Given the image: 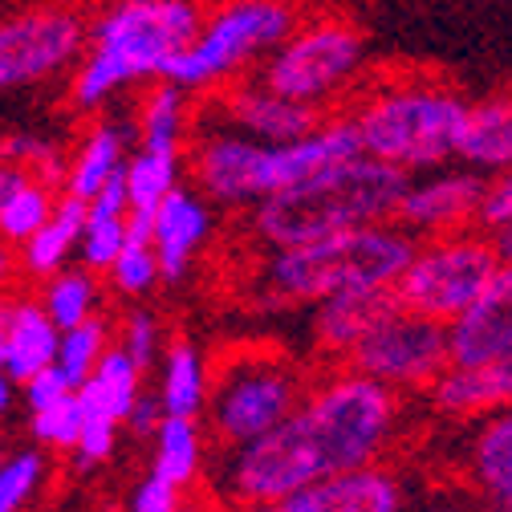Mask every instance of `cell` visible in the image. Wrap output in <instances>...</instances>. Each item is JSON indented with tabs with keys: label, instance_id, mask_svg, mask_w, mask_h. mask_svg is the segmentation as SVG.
Listing matches in <instances>:
<instances>
[{
	"label": "cell",
	"instance_id": "cell-1",
	"mask_svg": "<svg viewBox=\"0 0 512 512\" xmlns=\"http://www.w3.org/2000/svg\"><path fill=\"white\" fill-rule=\"evenodd\" d=\"M399 427L403 395L346 366L305 387L273 431L224 447L212 468V488L228 508L277 504L326 476L378 464Z\"/></svg>",
	"mask_w": 512,
	"mask_h": 512
},
{
	"label": "cell",
	"instance_id": "cell-2",
	"mask_svg": "<svg viewBox=\"0 0 512 512\" xmlns=\"http://www.w3.org/2000/svg\"><path fill=\"white\" fill-rule=\"evenodd\" d=\"M200 21V0H106L86 17V49L70 78V106L98 114L126 86L159 82L171 57L196 41Z\"/></svg>",
	"mask_w": 512,
	"mask_h": 512
},
{
	"label": "cell",
	"instance_id": "cell-3",
	"mask_svg": "<svg viewBox=\"0 0 512 512\" xmlns=\"http://www.w3.org/2000/svg\"><path fill=\"white\" fill-rule=\"evenodd\" d=\"M407 179V171L358 151L252 204L248 224L256 240L269 248H293L350 228L395 224Z\"/></svg>",
	"mask_w": 512,
	"mask_h": 512
},
{
	"label": "cell",
	"instance_id": "cell-4",
	"mask_svg": "<svg viewBox=\"0 0 512 512\" xmlns=\"http://www.w3.org/2000/svg\"><path fill=\"white\" fill-rule=\"evenodd\" d=\"M415 244L419 240L399 224H374L293 248H273V256L256 273L252 297L261 309H289V305H313L334 293L391 289L407 269Z\"/></svg>",
	"mask_w": 512,
	"mask_h": 512
},
{
	"label": "cell",
	"instance_id": "cell-5",
	"mask_svg": "<svg viewBox=\"0 0 512 512\" xmlns=\"http://www.w3.org/2000/svg\"><path fill=\"white\" fill-rule=\"evenodd\" d=\"M350 155H358L350 118H322L317 131L293 143H256L232 126H204V135L191 143V175L208 204L252 208L273 191Z\"/></svg>",
	"mask_w": 512,
	"mask_h": 512
},
{
	"label": "cell",
	"instance_id": "cell-6",
	"mask_svg": "<svg viewBox=\"0 0 512 512\" xmlns=\"http://www.w3.org/2000/svg\"><path fill=\"white\" fill-rule=\"evenodd\" d=\"M468 98L443 82H395L366 94L346 118L358 151L407 175H423L456 159Z\"/></svg>",
	"mask_w": 512,
	"mask_h": 512
},
{
	"label": "cell",
	"instance_id": "cell-7",
	"mask_svg": "<svg viewBox=\"0 0 512 512\" xmlns=\"http://www.w3.org/2000/svg\"><path fill=\"white\" fill-rule=\"evenodd\" d=\"M297 25L301 9L293 0H224L204 13L196 41L171 57L163 82L187 94L236 82L248 74L252 61H265Z\"/></svg>",
	"mask_w": 512,
	"mask_h": 512
},
{
	"label": "cell",
	"instance_id": "cell-8",
	"mask_svg": "<svg viewBox=\"0 0 512 512\" xmlns=\"http://www.w3.org/2000/svg\"><path fill=\"white\" fill-rule=\"evenodd\" d=\"M305 387H309L305 374L285 354L273 350L228 354L208 378L204 423L220 447L252 443L297 407Z\"/></svg>",
	"mask_w": 512,
	"mask_h": 512
},
{
	"label": "cell",
	"instance_id": "cell-9",
	"mask_svg": "<svg viewBox=\"0 0 512 512\" xmlns=\"http://www.w3.org/2000/svg\"><path fill=\"white\" fill-rule=\"evenodd\" d=\"M362 66H366V41L358 25L342 17H313V21H301L261 61L256 82L289 102L322 110L326 102H334L342 90L358 82Z\"/></svg>",
	"mask_w": 512,
	"mask_h": 512
},
{
	"label": "cell",
	"instance_id": "cell-10",
	"mask_svg": "<svg viewBox=\"0 0 512 512\" xmlns=\"http://www.w3.org/2000/svg\"><path fill=\"white\" fill-rule=\"evenodd\" d=\"M504 261L496 256L492 240L480 232H447L427 236L415 244L407 269L391 285L399 309H411L431 322H452L460 309H468L492 281Z\"/></svg>",
	"mask_w": 512,
	"mask_h": 512
},
{
	"label": "cell",
	"instance_id": "cell-11",
	"mask_svg": "<svg viewBox=\"0 0 512 512\" xmlns=\"http://www.w3.org/2000/svg\"><path fill=\"white\" fill-rule=\"evenodd\" d=\"M86 13L70 5H33L0 17V94L45 86L78 66Z\"/></svg>",
	"mask_w": 512,
	"mask_h": 512
},
{
	"label": "cell",
	"instance_id": "cell-12",
	"mask_svg": "<svg viewBox=\"0 0 512 512\" xmlns=\"http://www.w3.org/2000/svg\"><path fill=\"white\" fill-rule=\"evenodd\" d=\"M346 366L382 382V387L399 391V395L427 391L431 378L447 366L443 322H431V317L391 305L387 313H378L374 326L354 342V350L346 354Z\"/></svg>",
	"mask_w": 512,
	"mask_h": 512
},
{
	"label": "cell",
	"instance_id": "cell-13",
	"mask_svg": "<svg viewBox=\"0 0 512 512\" xmlns=\"http://www.w3.org/2000/svg\"><path fill=\"white\" fill-rule=\"evenodd\" d=\"M480 191H484V175L468 167H435V171L411 175L395 208V224L415 240L464 232L472 228Z\"/></svg>",
	"mask_w": 512,
	"mask_h": 512
},
{
	"label": "cell",
	"instance_id": "cell-14",
	"mask_svg": "<svg viewBox=\"0 0 512 512\" xmlns=\"http://www.w3.org/2000/svg\"><path fill=\"white\" fill-rule=\"evenodd\" d=\"M443 334L452 366L512 362V265H500L488 289L468 309H460L452 322H443Z\"/></svg>",
	"mask_w": 512,
	"mask_h": 512
},
{
	"label": "cell",
	"instance_id": "cell-15",
	"mask_svg": "<svg viewBox=\"0 0 512 512\" xmlns=\"http://www.w3.org/2000/svg\"><path fill=\"white\" fill-rule=\"evenodd\" d=\"M212 228H216L212 204L200 191L183 187V183L171 187L151 212V252L159 261V281L179 285L191 273V265H196V256L208 244Z\"/></svg>",
	"mask_w": 512,
	"mask_h": 512
},
{
	"label": "cell",
	"instance_id": "cell-16",
	"mask_svg": "<svg viewBox=\"0 0 512 512\" xmlns=\"http://www.w3.org/2000/svg\"><path fill=\"white\" fill-rule=\"evenodd\" d=\"M293 512H407V480L387 464H362L338 476H326L285 500Z\"/></svg>",
	"mask_w": 512,
	"mask_h": 512
},
{
	"label": "cell",
	"instance_id": "cell-17",
	"mask_svg": "<svg viewBox=\"0 0 512 512\" xmlns=\"http://www.w3.org/2000/svg\"><path fill=\"white\" fill-rule=\"evenodd\" d=\"M216 110L224 114V122L232 126V131H240L256 143H293V139L317 131V122H322V110L289 102V98L265 90L256 78L236 82L216 102Z\"/></svg>",
	"mask_w": 512,
	"mask_h": 512
},
{
	"label": "cell",
	"instance_id": "cell-18",
	"mask_svg": "<svg viewBox=\"0 0 512 512\" xmlns=\"http://www.w3.org/2000/svg\"><path fill=\"white\" fill-rule=\"evenodd\" d=\"M427 399L447 419H480L492 411H508L512 362H496V366H452L447 362L431 378Z\"/></svg>",
	"mask_w": 512,
	"mask_h": 512
},
{
	"label": "cell",
	"instance_id": "cell-19",
	"mask_svg": "<svg viewBox=\"0 0 512 512\" xmlns=\"http://www.w3.org/2000/svg\"><path fill=\"white\" fill-rule=\"evenodd\" d=\"M468 476L484 512H512V419L508 411L480 415L468 443Z\"/></svg>",
	"mask_w": 512,
	"mask_h": 512
},
{
	"label": "cell",
	"instance_id": "cell-20",
	"mask_svg": "<svg viewBox=\"0 0 512 512\" xmlns=\"http://www.w3.org/2000/svg\"><path fill=\"white\" fill-rule=\"evenodd\" d=\"M456 159L484 179L512 171V102L508 98L496 94V98L468 102L460 139H456Z\"/></svg>",
	"mask_w": 512,
	"mask_h": 512
},
{
	"label": "cell",
	"instance_id": "cell-21",
	"mask_svg": "<svg viewBox=\"0 0 512 512\" xmlns=\"http://www.w3.org/2000/svg\"><path fill=\"white\" fill-rule=\"evenodd\" d=\"M395 305L391 289H378V293H334L313 301L309 309V338L313 346L330 354V358H346L354 350V342L374 326L378 313H387Z\"/></svg>",
	"mask_w": 512,
	"mask_h": 512
},
{
	"label": "cell",
	"instance_id": "cell-22",
	"mask_svg": "<svg viewBox=\"0 0 512 512\" xmlns=\"http://www.w3.org/2000/svg\"><path fill=\"white\" fill-rule=\"evenodd\" d=\"M135 139V122L126 118H98L78 151L66 159V175H61V196H74L82 204L94 200V191L126 163V143Z\"/></svg>",
	"mask_w": 512,
	"mask_h": 512
},
{
	"label": "cell",
	"instance_id": "cell-23",
	"mask_svg": "<svg viewBox=\"0 0 512 512\" xmlns=\"http://www.w3.org/2000/svg\"><path fill=\"white\" fill-rule=\"evenodd\" d=\"M61 330L45 317L37 297H5V378L21 382L53 366Z\"/></svg>",
	"mask_w": 512,
	"mask_h": 512
},
{
	"label": "cell",
	"instance_id": "cell-24",
	"mask_svg": "<svg viewBox=\"0 0 512 512\" xmlns=\"http://www.w3.org/2000/svg\"><path fill=\"white\" fill-rule=\"evenodd\" d=\"M82 228H86V204L57 191V204H53L49 220L17 248V273L29 281H45L57 269H66L70 256L78 252Z\"/></svg>",
	"mask_w": 512,
	"mask_h": 512
},
{
	"label": "cell",
	"instance_id": "cell-25",
	"mask_svg": "<svg viewBox=\"0 0 512 512\" xmlns=\"http://www.w3.org/2000/svg\"><path fill=\"white\" fill-rule=\"evenodd\" d=\"M159 403H163V415H179V419H204V403H208V358L196 342L187 338H175L163 346L159 354Z\"/></svg>",
	"mask_w": 512,
	"mask_h": 512
},
{
	"label": "cell",
	"instance_id": "cell-26",
	"mask_svg": "<svg viewBox=\"0 0 512 512\" xmlns=\"http://www.w3.org/2000/svg\"><path fill=\"white\" fill-rule=\"evenodd\" d=\"M204 468H208V431H204V423L163 415V423L151 435V476L187 492L204 476Z\"/></svg>",
	"mask_w": 512,
	"mask_h": 512
},
{
	"label": "cell",
	"instance_id": "cell-27",
	"mask_svg": "<svg viewBox=\"0 0 512 512\" xmlns=\"http://www.w3.org/2000/svg\"><path fill=\"white\" fill-rule=\"evenodd\" d=\"M143 378H147V374L110 342L106 354L98 358V366L86 374V382L74 391L78 403H82V415H90V419H110V423L122 427V419H126V411H131L135 395L143 391Z\"/></svg>",
	"mask_w": 512,
	"mask_h": 512
},
{
	"label": "cell",
	"instance_id": "cell-28",
	"mask_svg": "<svg viewBox=\"0 0 512 512\" xmlns=\"http://www.w3.org/2000/svg\"><path fill=\"white\" fill-rule=\"evenodd\" d=\"M131 212H155L171 187L183 183V147H139L122 163Z\"/></svg>",
	"mask_w": 512,
	"mask_h": 512
},
{
	"label": "cell",
	"instance_id": "cell-29",
	"mask_svg": "<svg viewBox=\"0 0 512 512\" xmlns=\"http://www.w3.org/2000/svg\"><path fill=\"white\" fill-rule=\"evenodd\" d=\"M37 305L45 309V317H49V322H53L57 330H70V326L86 322L90 313H98V305H102L98 277H94V273H86L82 265H66V269H57L53 277H45Z\"/></svg>",
	"mask_w": 512,
	"mask_h": 512
},
{
	"label": "cell",
	"instance_id": "cell-30",
	"mask_svg": "<svg viewBox=\"0 0 512 512\" xmlns=\"http://www.w3.org/2000/svg\"><path fill=\"white\" fill-rule=\"evenodd\" d=\"M187 90L171 86V82H155L147 90V98L139 102L135 114V139L139 147H183V131H187Z\"/></svg>",
	"mask_w": 512,
	"mask_h": 512
},
{
	"label": "cell",
	"instance_id": "cell-31",
	"mask_svg": "<svg viewBox=\"0 0 512 512\" xmlns=\"http://www.w3.org/2000/svg\"><path fill=\"white\" fill-rule=\"evenodd\" d=\"M114 342V330H110V322L102 313H90L86 322H78V326H70V330H61V338H57V358H53V366L66 374V382L78 391L82 382H86V374L98 366V358L106 354V346Z\"/></svg>",
	"mask_w": 512,
	"mask_h": 512
},
{
	"label": "cell",
	"instance_id": "cell-32",
	"mask_svg": "<svg viewBox=\"0 0 512 512\" xmlns=\"http://www.w3.org/2000/svg\"><path fill=\"white\" fill-rule=\"evenodd\" d=\"M49 480V456L37 443L0 456V512H29Z\"/></svg>",
	"mask_w": 512,
	"mask_h": 512
},
{
	"label": "cell",
	"instance_id": "cell-33",
	"mask_svg": "<svg viewBox=\"0 0 512 512\" xmlns=\"http://www.w3.org/2000/svg\"><path fill=\"white\" fill-rule=\"evenodd\" d=\"M57 204V187L41 183V179H29L17 196L0 208V244H9V248H21L53 212Z\"/></svg>",
	"mask_w": 512,
	"mask_h": 512
},
{
	"label": "cell",
	"instance_id": "cell-34",
	"mask_svg": "<svg viewBox=\"0 0 512 512\" xmlns=\"http://www.w3.org/2000/svg\"><path fill=\"white\" fill-rule=\"evenodd\" d=\"M82 419L86 415H82L78 395H66V399H57L41 411H29V431H33L41 452H66L70 456V447L82 431Z\"/></svg>",
	"mask_w": 512,
	"mask_h": 512
},
{
	"label": "cell",
	"instance_id": "cell-35",
	"mask_svg": "<svg viewBox=\"0 0 512 512\" xmlns=\"http://www.w3.org/2000/svg\"><path fill=\"white\" fill-rule=\"evenodd\" d=\"M106 277H110L114 293L126 297V301L147 297L159 285V261H155L151 244H126L122 240V252L114 256V265L106 269Z\"/></svg>",
	"mask_w": 512,
	"mask_h": 512
},
{
	"label": "cell",
	"instance_id": "cell-36",
	"mask_svg": "<svg viewBox=\"0 0 512 512\" xmlns=\"http://www.w3.org/2000/svg\"><path fill=\"white\" fill-rule=\"evenodd\" d=\"M0 159H9V163H21L33 179L49 183L61 191V175H66V155H61L57 143L49 139H37V135H13L0 143Z\"/></svg>",
	"mask_w": 512,
	"mask_h": 512
},
{
	"label": "cell",
	"instance_id": "cell-37",
	"mask_svg": "<svg viewBox=\"0 0 512 512\" xmlns=\"http://www.w3.org/2000/svg\"><path fill=\"white\" fill-rule=\"evenodd\" d=\"M114 346L147 374V370L159 362V354H163L167 342H163V326L155 322V313H147V309H131V313L122 317Z\"/></svg>",
	"mask_w": 512,
	"mask_h": 512
},
{
	"label": "cell",
	"instance_id": "cell-38",
	"mask_svg": "<svg viewBox=\"0 0 512 512\" xmlns=\"http://www.w3.org/2000/svg\"><path fill=\"white\" fill-rule=\"evenodd\" d=\"M118 423H110V419H82V431H78V439H74V447H70V460H74V468L82 472V476H90V472H98V468H106L110 460H114V452H118Z\"/></svg>",
	"mask_w": 512,
	"mask_h": 512
},
{
	"label": "cell",
	"instance_id": "cell-39",
	"mask_svg": "<svg viewBox=\"0 0 512 512\" xmlns=\"http://www.w3.org/2000/svg\"><path fill=\"white\" fill-rule=\"evenodd\" d=\"M122 220H86L82 240H78V261H82L86 273L102 277L114 265V256L122 252V240H126L122 236Z\"/></svg>",
	"mask_w": 512,
	"mask_h": 512
},
{
	"label": "cell",
	"instance_id": "cell-40",
	"mask_svg": "<svg viewBox=\"0 0 512 512\" xmlns=\"http://www.w3.org/2000/svg\"><path fill=\"white\" fill-rule=\"evenodd\" d=\"M472 228H480V236H496V232H508L512 228V179L508 175L484 179Z\"/></svg>",
	"mask_w": 512,
	"mask_h": 512
},
{
	"label": "cell",
	"instance_id": "cell-41",
	"mask_svg": "<svg viewBox=\"0 0 512 512\" xmlns=\"http://www.w3.org/2000/svg\"><path fill=\"white\" fill-rule=\"evenodd\" d=\"M179 504H183V492L147 472V476L131 488V496H126V508H122V512H179Z\"/></svg>",
	"mask_w": 512,
	"mask_h": 512
},
{
	"label": "cell",
	"instance_id": "cell-42",
	"mask_svg": "<svg viewBox=\"0 0 512 512\" xmlns=\"http://www.w3.org/2000/svg\"><path fill=\"white\" fill-rule=\"evenodd\" d=\"M17 391H21V399H25V407H29V411H41V407H49V403H57V399L74 395V387H70L66 374H61L57 366L37 370L33 378H25V382H21Z\"/></svg>",
	"mask_w": 512,
	"mask_h": 512
},
{
	"label": "cell",
	"instance_id": "cell-43",
	"mask_svg": "<svg viewBox=\"0 0 512 512\" xmlns=\"http://www.w3.org/2000/svg\"><path fill=\"white\" fill-rule=\"evenodd\" d=\"M159 423H163V403H159V395H155V391H147V387H143V391L135 395L131 411H126L122 427H131V435H139V439H151Z\"/></svg>",
	"mask_w": 512,
	"mask_h": 512
},
{
	"label": "cell",
	"instance_id": "cell-44",
	"mask_svg": "<svg viewBox=\"0 0 512 512\" xmlns=\"http://www.w3.org/2000/svg\"><path fill=\"white\" fill-rule=\"evenodd\" d=\"M407 512H484L480 500H468V496H456V492H439L431 500H423L419 508H407Z\"/></svg>",
	"mask_w": 512,
	"mask_h": 512
},
{
	"label": "cell",
	"instance_id": "cell-45",
	"mask_svg": "<svg viewBox=\"0 0 512 512\" xmlns=\"http://www.w3.org/2000/svg\"><path fill=\"white\" fill-rule=\"evenodd\" d=\"M33 175L21 167V163H9V159H0V208H5L13 196H17V191L29 183Z\"/></svg>",
	"mask_w": 512,
	"mask_h": 512
},
{
	"label": "cell",
	"instance_id": "cell-46",
	"mask_svg": "<svg viewBox=\"0 0 512 512\" xmlns=\"http://www.w3.org/2000/svg\"><path fill=\"white\" fill-rule=\"evenodd\" d=\"M13 277H17V252L9 244H0V293L13 285Z\"/></svg>",
	"mask_w": 512,
	"mask_h": 512
},
{
	"label": "cell",
	"instance_id": "cell-47",
	"mask_svg": "<svg viewBox=\"0 0 512 512\" xmlns=\"http://www.w3.org/2000/svg\"><path fill=\"white\" fill-rule=\"evenodd\" d=\"M13 399H17V382H9L5 370H0V419L13 411Z\"/></svg>",
	"mask_w": 512,
	"mask_h": 512
},
{
	"label": "cell",
	"instance_id": "cell-48",
	"mask_svg": "<svg viewBox=\"0 0 512 512\" xmlns=\"http://www.w3.org/2000/svg\"><path fill=\"white\" fill-rule=\"evenodd\" d=\"M228 512H293L285 500H277V504H244V508H228Z\"/></svg>",
	"mask_w": 512,
	"mask_h": 512
},
{
	"label": "cell",
	"instance_id": "cell-49",
	"mask_svg": "<svg viewBox=\"0 0 512 512\" xmlns=\"http://www.w3.org/2000/svg\"><path fill=\"white\" fill-rule=\"evenodd\" d=\"M179 512H212V504H204V500H183Z\"/></svg>",
	"mask_w": 512,
	"mask_h": 512
},
{
	"label": "cell",
	"instance_id": "cell-50",
	"mask_svg": "<svg viewBox=\"0 0 512 512\" xmlns=\"http://www.w3.org/2000/svg\"><path fill=\"white\" fill-rule=\"evenodd\" d=\"M0 366H5V297H0Z\"/></svg>",
	"mask_w": 512,
	"mask_h": 512
},
{
	"label": "cell",
	"instance_id": "cell-51",
	"mask_svg": "<svg viewBox=\"0 0 512 512\" xmlns=\"http://www.w3.org/2000/svg\"><path fill=\"white\" fill-rule=\"evenodd\" d=\"M66 512H102V508H86V504H82V508H66Z\"/></svg>",
	"mask_w": 512,
	"mask_h": 512
}]
</instances>
